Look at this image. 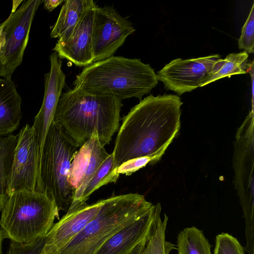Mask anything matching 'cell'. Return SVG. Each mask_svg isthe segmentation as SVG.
Wrapping results in <instances>:
<instances>
[{"label":"cell","mask_w":254,"mask_h":254,"mask_svg":"<svg viewBox=\"0 0 254 254\" xmlns=\"http://www.w3.org/2000/svg\"><path fill=\"white\" fill-rule=\"evenodd\" d=\"M214 254H245L238 240L228 233L218 234L215 240Z\"/></svg>","instance_id":"d4e9b609"},{"label":"cell","mask_w":254,"mask_h":254,"mask_svg":"<svg viewBox=\"0 0 254 254\" xmlns=\"http://www.w3.org/2000/svg\"><path fill=\"white\" fill-rule=\"evenodd\" d=\"M78 148L64 131L52 123L39 158L38 192L52 199L59 211H67L73 199L74 190L68 175Z\"/></svg>","instance_id":"8992f818"},{"label":"cell","mask_w":254,"mask_h":254,"mask_svg":"<svg viewBox=\"0 0 254 254\" xmlns=\"http://www.w3.org/2000/svg\"><path fill=\"white\" fill-rule=\"evenodd\" d=\"M92 0L64 1L50 37L63 39L69 35L85 13L96 5Z\"/></svg>","instance_id":"ac0fdd59"},{"label":"cell","mask_w":254,"mask_h":254,"mask_svg":"<svg viewBox=\"0 0 254 254\" xmlns=\"http://www.w3.org/2000/svg\"><path fill=\"white\" fill-rule=\"evenodd\" d=\"M135 31L132 23L113 7L97 5L92 35L93 63L113 56L127 38Z\"/></svg>","instance_id":"9c48e42d"},{"label":"cell","mask_w":254,"mask_h":254,"mask_svg":"<svg viewBox=\"0 0 254 254\" xmlns=\"http://www.w3.org/2000/svg\"><path fill=\"white\" fill-rule=\"evenodd\" d=\"M43 0H16L4 21V44L0 52V77L11 78L22 62L36 11Z\"/></svg>","instance_id":"52a82bcc"},{"label":"cell","mask_w":254,"mask_h":254,"mask_svg":"<svg viewBox=\"0 0 254 254\" xmlns=\"http://www.w3.org/2000/svg\"><path fill=\"white\" fill-rule=\"evenodd\" d=\"M147 164L152 165V159L149 157H141L128 160L118 167L119 175L129 176L145 167Z\"/></svg>","instance_id":"4316f807"},{"label":"cell","mask_w":254,"mask_h":254,"mask_svg":"<svg viewBox=\"0 0 254 254\" xmlns=\"http://www.w3.org/2000/svg\"><path fill=\"white\" fill-rule=\"evenodd\" d=\"M179 96L150 95L132 107L123 119L112 154L118 167L130 159L149 157L158 162L181 127Z\"/></svg>","instance_id":"6da1fadb"},{"label":"cell","mask_w":254,"mask_h":254,"mask_svg":"<svg viewBox=\"0 0 254 254\" xmlns=\"http://www.w3.org/2000/svg\"><path fill=\"white\" fill-rule=\"evenodd\" d=\"M161 207L154 205L147 213L127 225L108 240L95 254H129L147 239L159 216Z\"/></svg>","instance_id":"9a60e30c"},{"label":"cell","mask_w":254,"mask_h":254,"mask_svg":"<svg viewBox=\"0 0 254 254\" xmlns=\"http://www.w3.org/2000/svg\"><path fill=\"white\" fill-rule=\"evenodd\" d=\"M94 7L89 9L66 38L59 39L53 50L59 59H65L78 66L93 63L92 27Z\"/></svg>","instance_id":"5bb4252c"},{"label":"cell","mask_w":254,"mask_h":254,"mask_svg":"<svg viewBox=\"0 0 254 254\" xmlns=\"http://www.w3.org/2000/svg\"><path fill=\"white\" fill-rule=\"evenodd\" d=\"M112 153L105 159L96 172L82 189L73 196L72 202L67 211L70 212L85 203L90 195L103 186L116 183L120 176Z\"/></svg>","instance_id":"d6986e66"},{"label":"cell","mask_w":254,"mask_h":254,"mask_svg":"<svg viewBox=\"0 0 254 254\" xmlns=\"http://www.w3.org/2000/svg\"><path fill=\"white\" fill-rule=\"evenodd\" d=\"M104 147L100 142L97 133L95 132L74 155L68 180L74 194L82 189L109 155Z\"/></svg>","instance_id":"2e32d148"},{"label":"cell","mask_w":254,"mask_h":254,"mask_svg":"<svg viewBox=\"0 0 254 254\" xmlns=\"http://www.w3.org/2000/svg\"><path fill=\"white\" fill-rule=\"evenodd\" d=\"M18 134L0 137V211L2 210L9 196L8 185L11 171L14 150Z\"/></svg>","instance_id":"ffe728a7"},{"label":"cell","mask_w":254,"mask_h":254,"mask_svg":"<svg viewBox=\"0 0 254 254\" xmlns=\"http://www.w3.org/2000/svg\"><path fill=\"white\" fill-rule=\"evenodd\" d=\"M64 1L63 0H43L44 7L45 9L51 12Z\"/></svg>","instance_id":"83f0119b"},{"label":"cell","mask_w":254,"mask_h":254,"mask_svg":"<svg viewBox=\"0 0 254 254\" xmlns=\"http://www.w3.org/2000/svg\"><path fill=\"white\" fill-rule=\"evenodd\" d=\"M238 47L248 54L254 53V3L242 28L241 34L238 39Z\"/></svg>","instance_id":"cb8c5ba5"},{"label":"cell","mask_w":254,"mask_h":254,"mask_svg":"<svg viewBox=\"0 0 254 254\" xmlns=\"http://www.w3.org/2000/svg\"><path fill=\"white\" fill-rule=\"evenodd\" d=\"M248 57V54L244 51L238 53L229 54L224 59H219L201 87L225 77L247 73Z\"/></svg>","instance_id":"44dd1931"},{"label":"cell","mask_w":254,"mask_h":254,"mask_svg":"<svg viewBox=\"0 0 254 254\" xmlns=\"http://www.w3.org/2000/svg\"><path fill=\"white\" fill-rule=\"evenodd\" d=\"M167 221L166 214L163 220L159 217L140 254H169L172 250L177 249L165 240Z\"/></svg>","instance_id":"603a6c76"},{"label":"cell","mask_w":254,"mask_h":254,"mask_svg":"<svg viewBox=\"0 0 254 254\" xmlns=\"http://www.w3.org/2000/svg\"><path fill=\"white\" fill-rule=\"evenodd\" d=\"M158 82L149 64L138 59L113 56L85 66L73 85L88 93L111 95L122 101L131 97L141 100Z\"/></svg>","instance_id":"3957f363"},{"label":"cell","mask_w":254,"mask_h":254,"mask_svg":"<svg viewBox=\"0 0 254 254\" xmlns=\"http://www.w3.org/2000/svg\"><path fill=\"white\" fill-rule=\"evenodd\" d=\"M14 150L7 193L38 192L39 147L34 130L27 124L19 131Z\"/></svg>","instance_id":"30bf717a"},{"label":"cell","mask_w":254,"mask_h":254,"mask_svg":"<svg viewBox=\"0 0 254 254\" xmlns=\"http://www.w3.org/2000/svg\"><path fill=\"white\" fill-rule=\"evenodd\" d=\"M1 80V78H0V82Z\"/></svg>","instance_id":"1f68e13d"},{"label":"cell","mask_w":254,"mask_h":254,"mask_svg":"<svg viewBox=\"0 0 254 254\" xmlns=\"http://www.w3.org/2000/svg\"><path fill=\"white\" fill-rule=\"evenodd\" d=\"M5 42L4 35L3 32V24H0V52Z\"/></svg>","instance_id":"f546056e"},{"label":"cell","mask_w":254,"mask_h":254,"mask_svg":"<svg viewBox=\"0 0 254 254\" xmlns=\"http://www.w3.org/2000/svg\"><path fill=\"white\" fill-rule=\"evenodd\" d=\"M50 68L44 75V95L41 107L34 118L32 126L36 136L39 158L49 128L53 122L57 106L65 84V75L62 70V61L57 54L50 56Z\"/></svg>","instance_id":"7c38bea8"},{"label":"cell","mask_w":254,"mask_h":254,"mask_svg":"<svg viewBox=\"0 0 254 254\" xmlns=\"http://www.w3.org/2000/svg\"><path fill=\"white\" fill-rule=\"evenodd\" d=\"M21 97L11 78L0 82V137L10 134L19 127L21 117Z\"/></svg>","instance_id":"e0dca14e"},{"label":"cell","mask_w":254,"mask_h":254,"mask_svg":"<svg viewBox=\"0 0 254 254\" xmlns=\"http://www.w3.org/2000/svg\"><path fill=\"white\" fill-rule=\"evenodd\" d=\"M104 201L105 199L91 204L84 203L66 212L47 234L42 254H58L95 217Z\"/></svg>","instance_id":"4fadbf2b"},{"label":"cell","mask_w":254,"mask_h":254,"mask_svg":"<svg viewBox=\"0 0 254 254\" xmlns=\"http://www.w3.org/2000/svg\"><path fill=\"white\" fill-rule=\"evenodd\" d=\"M218 54L190 59L178 58L172 60L157 72L158 80L165 88L178 95L201 87L215 62Z\"/></svg>","instance_id":"8fae6325"},{"label":"cell","mask_w":254,"mask_h":254,"mask_svg":"<svg viewBox=\"0 0 254 254\" xmlns=\"http://www.w3.org/2000/svg\"><path fill=\"white\" fill-rule=\"evenodd\" d=\"M59 219L55 202L44 193L22 190L12 193L6 202L0 220L5 238L27 243L46 236Z\"/></svg>","instance_id":"5b68a950"},{"label":"cell","mask_w":254,"mask_h":254,"mask_svg":"<svg viewBox=\"0 0 254 254\" xmlns=\"http://www.w3.org/2000/svg\"><path fill=\"white\" fill-rule=\"evenodd\" d=\"M5 238L4 234L1 231V229L0 228V254H2V250H1V246H2V243L3 241V240Z\"/></svg>","instance_id":"4dcf8cb0"},{"label":"cell","mask_w":254,"mask_h":254,"mask_svg":"<svg viewBox=\"0 0 254 254\" xmlns=\"http://www.w3.org/2000/svg\"><path fill=\"white\" fill-rule=\"evenodd\" d=\"M154 205L137 193L105 199L95 217L58 254H95L114 235L147 213Z\"/></svg>","instance_id":"277c9868"},{"label":"cell","mask_w":254,"mask_h":254,"mask_svg":"<svg viewBox=\"0 0 254 254\" xmlns=\"http://www.w3.org/2000/svg\"><path fill=\"white\" fill-rule=\"evenodd\" d=\"M149 237L140 243L129 254H140Z\"/></svg>","instance_id":"f1b7e54d"},{"label":"cell","mask_w":254,"mask_h":254,"mask_svg":"<svg viewBox=\"0 0 254 254\" xmlns=\"http://www.w3.org/2000/svg\"><path fill=\"white\" fill-rule=\"evenodd\" d=\"M122 100L74 87L62 93L53 123L81 147L97 132L101 144H108L119 128Z\"/></svg>","instance_id":"7a4b0ae2"},{"label":"cell","mask_w":254,"mask_h":254,"mask_svg":"<svg viewBox=\"0 0 254 254\" xmlns=\"http://www.w3.org/2000/svg\"><path fill=\"white\" fill-rule=\"evenodd\" d=\"M46 236L27 243L11 241L7 254H42Z\"/></svg>","instance_id":"484cf974"},{"label":"cell","mask_w":254,"mask_h":254,"mask_svg":"<svg viewBox=\"0 0 254 254\" xmlns=\"http://www.w3.org/2000/svg\"><path fill=\"white\" fill-rule=\"evenodd\" d=\"M235 187L246 216H254V109L238 129L234 145Z\"/></svg>","instance_id":"ba28073f"},{"label":"cell","mask_w":254,"mask_h":254,"mask_svg":"<svg viewBox=\"0 0 254 254\" xmlns=\"http://www.w3.org/2000/svg\"><path fill=\"white\" fill-rule=\"evenodd\" d=\"M210 248L202 231L194 226L185 228L178 234V254H212Z\"/></svg>","instance_id":"7402d4cb"}]
</instances>
